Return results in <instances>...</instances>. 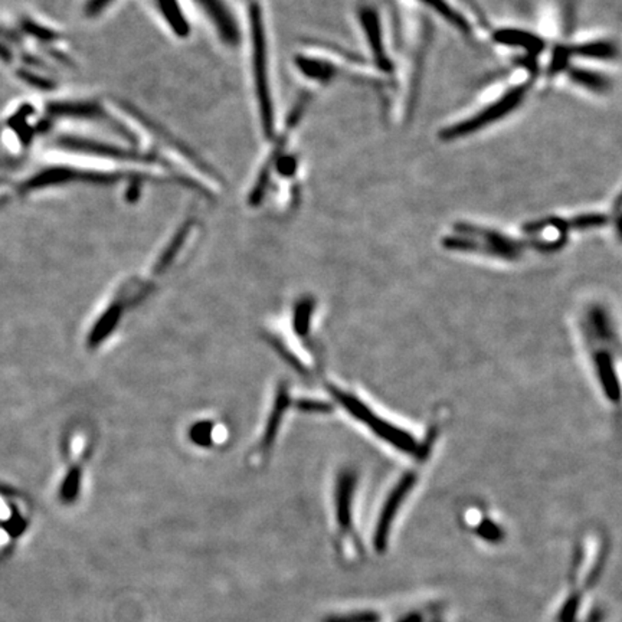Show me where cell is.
<instances>
[{
    "instance_id": "cell-1",
    "label": "cell",
    "mask_w": 622,
    "mask_h": 622,
    "mask_svg": "<svg viewBox=\"0 0 622 622\" xmlns=\"http://www.w3.org/2000/svg\"><path fill=\"white\" fill-rule=\"evenodd\" d=\"M328 390L333 399H336V402L345 411L349 412L352 418L364 424L379 440L385 441L386 444L397 448V451L414 455V457H426L430 452V440H426L424 444H419L409 431L402 430L399 426L376 414L369 405H366V402L359 399L355 393L342 390L335 383H329Z\"/></svg>"
},
{
    "instance_id": "cell-2",
    "label": "cell",
    "mask_w": 622,
    "mask_h": 622,
    "mask_svg": "<svg viewBox=\"0 0 622 622\" xmlns=\"http://www.w3.org/2000/svg\"><path fill=\"white\" fill-rule=\"evenodd\" d=\"M94 451V435L88 426L75 425L62 442L64 469L57 488V497L64 506H73L84 490L85 469Z\"/></svg>"
},
{
    "instance_id": "cell-3",
    "label": "cell",
    "mask_w": 622,
    "mask_h": 622,
    "mask_svg": "<svg viewBox=\"0 0 622 622\" xmlns=\"http://www.w3.org/2000/svg\"><path fill=\"white\" fill-rule=\"evenodd\" d=\"M252 28V64H254L255 92L258 101L259 117L267 133H271L274 127L273 99L269 87L268 55H267V39L264 35V25L261 22V13L257 4L251 8Z\"/></svg>"
},
{
    "instance_id": "cell-4",
    "label": "cell",
    "mask_w": 622,
    "mask_h": 622,
    "mask_svg": "<svg viewBox=\"0 0 622 622\" xmlns=\"http://www.w3.org/2000/svg\"><path fill=\"white\" fill-rule=\"evenodd\" d=\"M294 404L295 400L293 399L290 386L285 385V383H280L276 386V390H274L273 400H271V407L267 412V418L264 419L258 438L255 441L251 452H250V462L252 466H262L268 459V455L273 452L276 438H278V434H280L283 423H285V414Z\"/></svg>"
},
{
    "instance_id": "cell-5",
    "label": "cell",
    "mask_w": 622,
    "mask_h": 622,
    "mask_svg": "<svg viewBox=\"0 0 622 622\" xmlns=\"http://www.w3.org/2000/svg\"><path fill=\"white\" fill-rule=\"evenodd\" d=\"M524 92H526V87L514 88L509 94L504 95L499 101L495 102L493 106L483 110L481 113L477 114L471 120L460 123L459 126H455L451 130L442 133V137L450 140V138L459 137V136L469 135V133L480 130V128H483V126L500 120L502 117L506 116L510 111H513L521 104Z\"/></svg>"
},
{
    "instance_id": "cell-6",
    "label": "cell",
    "mask_w": 622,
    "mask_h": 622,
    "mask_svg": "<svg viewBox=\"0 0 622 622\" xmlns=\"http://www.w3.org/2000/svg\"><path fill=\"white\" fill-rule=\"evenodd\" d=\"M415 483H416V476H415L414 471H409V473L405 474L398 481L397 486L390 492V497L386 499L381 516H379L378 523H376L375 536H373V545H375L378 552L382 553L386 549L390 526H392L395 516L399 512L400 504L404 503L407 495L411 493Z\"/></svg>"
},
{
    "instance_id": "cell-7",
    "label": "cell",
    "mask_w": 622,
    "mask_h": 622,
    "mask_svg": "<svg viewBox=\"0 0 622 622\" xmlns=\"http://www.w3.org/2000/svg\"><path fill=\"white\" fill-rule=\"evenodd\" d=\"M231 430L223 421L214 418L197 419L190 424L188 440L200 450H218L230 441Z\"/></svg>"
},
{
    "instance_id": "cell-8",
    "label": "cell",
    "mask_w": 622,
    "mask_h": 622,
    "mask_svg": "<svg viewBox=\"0 0 622 622\" xmlns=\"http://www.w3.org/2000/svg\"><path fill=\"white\" fill-rule=\"evenodd\" d=\"M356 488V471L345 469L340 471L335 487L336 523L342 533L349 531L352 526V503Z\"/></svg>"
},
{
    "instance_id": "cell-9",
    "label": "cell",
    "mask_w": 622,
    "mask_h": 622,
    "mask_svg": "<svg viewBox=\"0 0 622 622\" xmlns=\"http://www.w3.org/2000/svg\"><path fill=\"white\" fill-rule=\"evenodd\" d=\"M199 2L214 25L216 26V30L221 32V37L231 44L235 42L238 39L237 26L232 18H230V11L223 4V0H199Z\"/></svg>"
},
{
    "instance_id": "cell-10",
    "label": "cell",
    "mask_w": 622,
    "mask_h": 622,
    "mask_svg": "<svg viewBox=\"0 0 622 622\" xmlns=\"http://www.w3.org/2000/svg\"><path fill=\"white\" fill-rule=\"evenodd\" d=\"M362 25H364V32L368 35V39L371 40L372 49H373L379 66L383 71H390V62L386 57L385 49H383L382 35L379 30L378 16H376L375 11H372V9L362 11Z\"/></svg>"
},
{
    "instance_id": "cell-11",
    "label": "cell",
    "mask_w": 622,
    "mask_h": 622,
    "mask_svg": "<svg viewBox=\"0 0 622 622\" xmlns=\"http://www.w3.org/2000/svg\"><path fill=\"white\" fill-rule=\"evenodd\" d=\"M495 38L504 44L521 45L530 52L540 51L543 48V42L539 38L517 31H502Z\"/></svg>"
},
{
    "instance_id": "cell-12",
    "label": "cell",
    "mask_w": 622,
    "mask_h": 622,
    "mask_svg": "<svg viewBox=\"0 0 622 622\" xmlns=\"http://www.w3.org/2000/svg\"><path fill=\"white\" fill-rule=\"evenodd\" d=\"M157 4H159L161 9H163L164 16H166L169 25L171 26V30H175L180 37H183V33L186 35L188 23H186V21H183L178 2L176 0H157Z\"/></svg>"
},
{
    "instance_id": "cell-13",
    "label": "cell",
    "mask_w": 622,
    "mask_h": 622,
    "mask_svg": "<svg viewBox=\"0 0 622 622\" xmlns=\"http://www.w3.org/2000/svg\"><path fill=\"white\" fill-rule=\"evenodd\" d=\"M423 2L431 6L434 11H437V13L447 19L448 22H451L455 28H459L460 31H464V32H469V23H467L466 19L459 15L450 4H445V0H423Z\"/></svg>"
},
{
    "instance_id": "cell-14",
    "label": "cell",
    "mask_w": 622,
    "mask_h": 622,
    "mask_svg": "<svg viewBox=\"0 0 622 622\" xmlns=\"http://www.w3.org/2000/svg\"><path fill=\"white\" fill-rule=\"evenodd\" d=\"M572 80L583 85V87L591 88L593 92H602L608 88L607 78L602 77L600 74L591 73V71H583V69H574L571 73Z\"/></svg>"
},
{
    "instance_id": "cell-15",
    "label": "cell",
    "mask_w": 622,
    "mask_h": 622,
    "mask_svg": "<svg viewBox=\"0 0 622 622\" xmlns=\"http://www.w3.org/2000/svg\"><path fill=\"white\" fill-rule=\"evenodd\" d=\"M575 52L583 57H593V58H612L615 55V48L608 42H593V44L576 48Z\"/></svg>"
},
{
    "instance_id": "cell-16",
    "label": "cell",
    "mask_w": 622,
    "mask_h": 622,
    "mask_svg": "<svg viewBox=\"0 0 622 622\" xmlns=\"http://www.w3.org/2000/svg\"><path fill=\"white\" fill-rule=\"evenodd\" d=\"M476 533L480 536V538L486 539V540L492 543L500 542V540L504 538V533H503L502 529L490 521H481L480 526L476 529Z\"/></svg>"
},
{
    "instance_id": "cell-17",
    "label": "cell",
    "mask_w": 622,
    "mask_h": 622,
    "mask_svg": "<svg viewBox=\"0 0 622 622\" xmlns=\"http://www.w3.org/2000/svg\"><path fill=\"white\" fill-rule=\"evenodd\" d=\"M324 622H378V617L375 614H371V612H362V614L331 617Z\"/></svg>"
},
{
    "instance_id": "cell-18",
    "label": "cell",
    "mask_w": 622,
    "mask_h": 622,
    "mask_svg": "<svg viewBox=\"0 0 622 622\" xmlns=\"http://www.w3.org/2000/svg\"><path fill=\"white\" fill-rule=\"evenodd\" d=\"M579 608V597H572L571 600L566 602L564 609L561 612V622H572L575 618L576 612H578Z\"/></svg>"
},
{
    "instance_id": "cell-19",
    "label": "cell",
    "mask_w": 622,
    "mask_h": 622,
    "mask_svg": "<svg viewBox=\"0 0 622 622\" xmlns=\"http://www.w3.org/2000/svg\"><path fill=\"white\" fill-rule=\"evenodd\" d=\"M111 0H94V2H92V4H90V12H99L100 9L104 8V6H107V4H110Z\"/></svg>"
},
{
    "instance_id": "cell-20",
    "label": "cell",
    "mask_w": 622,
    "mask_h": 622,
    "mask_svg": "<svg viewBox=\"0 0 622 622\" xmlns=\"http://www.w3.org/2000/svg\"><path fill=\"white\" fill-rule=\"evenodd\" d=\"M399 622H421V617L419 615H409V617Z\"/></svg>"
}]
</instances>
